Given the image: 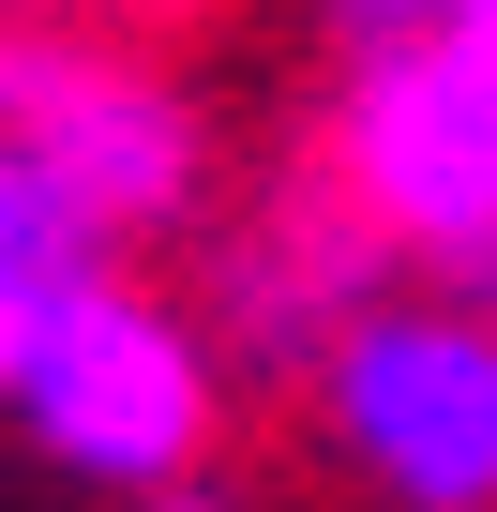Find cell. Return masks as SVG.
<instances>
[{
  "label": "cell",
  "mask_w": 497,
  "mask_h": 512,
  "mask_svg": "<svg viewBox=\"0 0 497 512\" xmlns=\"http://www.w3.org/2000/svg\"><path fill=\"white\" fill-rule=\"evenodd\" d=\"M302 437L347 497L377 512H497V302L452 272H392L317 362H302Z\"/></svg>",
  "instance_id": "6da1fadb"
},
{
  "label": "cell",
  "mask_w": 497,
  "mask_h": 512,
  "mask_svg": "<svg viewBox=\"0 0 497 512\" xmlns=\"http://www.w3.org/2000/svg\"><path fill=\"white\" fill-rule=\"evenodd\" d=\"M226 392H241V362H226L211 302H166L136 256H121V272H91V287L31 332V362L0 377L16 437H31L61 482H91V497H136V482L211 467Z\"/></svg>",
  "instance_id": "7a4b0ae2"
},
{
  "label": "cell",
  "mask_w": 497,
  "mask_h": 512,
  "mask_svg": "<svg viewBox=\"0 0 497 512\" xmlns=\"http://www.w3.org/2000/svg\"><path fill=\"white\" fill-rule=\"evenodd\" d=\"M0 121L61 151L136 256L211 226V121L121 16H0Z\"/></svg>",
  "instance_id": "3957f363"
},
{
  "label": "cell",
  "mask_w": 497,
  "mask_h": 512,
  "mask_svg": "<svg viewBox=\"0 0 497 512\" xmlns=\"http://www.w3.org/2000/svg\"><path fill=\"white\" fill-rule=\"evenodd\" d=\"M332 181L392 226L407 272L497 241V31L467 46H392V61H332Z\"/></svg>",
  "instance_id": "277c9868"
},
{
  "label": "cell",
  "mask_w": 497,
  "mask_h": 512,
  "mask_svg": "<svg viewBox=\"0 0 497 512\" xmlns=\"http://www.w3.org/2000/svg\"><path fill=\"white\" fill-rule=\"evenodd\" d=\"M392 272H407V256H392V226L332 181V151H317V181H272L257 211H211V226H196V302H211L226 362L272 377V392H302V362H317Z\"/></svg>",
  "instance_id": "5b68a950"
},
{
  "label": "cell",
  "mask_w": 497,
  "mask_h": 512,
  "mask_svg": "<svg viewBox=\"0 0 497 512\" xmlns=\"http://www.w3.org/2000/svg\"><path fill=\"white\" fill-rule=\"evenodd\" d=\"M121 226H106V196L61 166V151H31L16 121H0V377L31 362V332L91 287V272H121Z\"/></svg>",
  "instance_id": "8992f818"
},
{
  "label": "cell",
  "mask_w": 497,
  "mask_h": 512,
  "mask_svg": "<svg viewBox=\"0 0 497 512\" xmlns=\"http://www.w3.org/2000/svg\"><path fill=\"white\" fill-rule=\"evenodd\" d=\"M497 31V0H317V46L332 61H392V46H467Z\"/></svg>",
  "instance_id": "52a82bcc"
},
{
  "label": "cell",
  "mask_w": 497,
  "mask_h": 512,
  "mask_svg": "<svg viewBox=\"0 0 497 512\" xmlns=\"http://www.w3.org/2000/svg\"><path fill=\"white\" fill-rule=\"evenodd\" d=\"M0 16H121V31H166V16H211V0H0Z\"/></svg>",
  "instance_id": "ba28073f"
},
{
  "label": "cell",
  "mask_w": 497,
  "mask_h": 512,
  "mask_svg": "<svg viewBox=\"0 0 497 512\" xmlns=\"http://www.w3.org/2000/svg\"><path fill=\"white\" fill-rule=\"evenodd\" d=\"M121 512H241V482H211V467H181V482H136Z\"/></svg>",
  "instance_id": "9c48e42d"
},
{
  "label": "cell",
  "mask_w": 497,
  "mask_h": 512,
  "mask_svg": "<svg viewBox=\"0 0 497 512\" xmlns=\"http://www.w3.org/2000/svg\"><path fill=\"white\" fill-rule=\"evenodd\" d=\"M452 287H467V302H497V241H482V256H452Z\"/></svg>",
  "instance_id": "30bf717a"
}]
</instances>
